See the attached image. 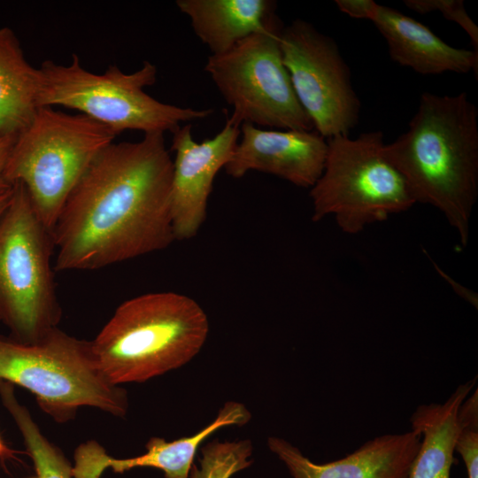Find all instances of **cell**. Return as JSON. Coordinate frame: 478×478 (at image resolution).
<instances>
[{"label":"cell","mask_w":478,"mask_h":478,"mask_svg":"<svg viewBox=\"0 0 478 478\" xmlns=\"http://www.w3.org/2000/svg\"><path fill=\"white\" fill-rule=\"evenodd\" d=\"M172 179L163 133L106 146L51 230L55 271L99 269L167 248L175 241Z\"/></svg>","instance_id":"obj_1"},{"label":"cell","mask_w":478,"mask_h":478,"mask_svg":"<svg viewBox=\"0 0 478 478\" xmlns=\"http://www.w3.org/2000/svg\"><path fill=\"white\" fill-rule=\"evenodd\" d=\"M383 153L416 203L442 212L466 246L478 197V109L467 94L423 93L407 130Z\"/></svg>","instance_id":"obj_2"},{"label":"cell","mask_w":478,"mask_h":478,"mask_svg":"<svg viewBox=\"0 0 478 478\" xmlns=\"http://www.w3.org/2000/svg\"><path fill=\"white\" fill-rule=\"evenodd\" d=\"M208 317L193 298L163 291L124 301L91 341L107 379L144 382L192 360L209 334Z\"/></svg>","instance_id":"obj_3"},{"label":"cell","mask_w":478,"mask_h":478,"mask_svg":"<svg viewBox=\"0 0 478 478\" xmlns=\"http://www.w3.org/2000/svg\"><path fill=\"white\" fill-rule=\"evenodd\" d=\"M0 380L30 391L40 408L60 424L73 420L81 406L117 418L128 410L126 389L104 375L91 341L58 327L35 343L0 335Z\"/></svg>","instance_id":"obj_4"},{"label":"cell","mask_w":478,"mask_h":478,"mask_svg":"<svg viewBox=\"0 0 478 478\" xmlns=\"http://www.w3.org/2000/svg\"><path fill=\"white\" fill-rule=\"evenodd\" d=\"M156 80L157 67L149 61L130 73L116 66L95 73L73 54L66 66L45 60L38 68V105L77 110L117 135L126 130L173 133L181 122L202 120L213 112L158 101L143 90Z\"/></svg>","instance_id":"obj_5"},{"label":"cell","mask_w":478,"mask_h":478,"mask_svg":"<svg viewBox=\"0 0 478 478\" xmlns=\"http://www.w3.org/2000/svg\"><path fill=\"white\" fill-rule=\"evenodd\" d=\"M116 135L83 114L39 107L16 135L5 178L11 185H24L36 214L51 231L72 190Z\"/></svg>","instance_id":"obj_6"},{"label":"cell","mask_w":478,"mask_h":478,"mask_svg":"<svg viewBox=\"0 0 478 478\" xmlns=\"http://www.w3.org/2000/svg\"><path fill=\"white\" fill-rule=\"evenodd\" d=\"M54 251L51 231L36 214L24 185L14 183L0 215V322L17 342L37 343L61 320Z\"/></svg>","instance_id":"obj_7"},{"label":"cell","mask_w":478,"mask_h":478,"mask_svg":"<svg viewBox=\"0 0 478 478\" xmlns=\"http://www.w3.org/2000/svg\"><path fill=\"white\" fill-rule=\"evenodd\" d=\"M327 143L322 173L310 190L313 221L333 215L343 233L356 235L416 204L405 178L383 153L382 131L356 138L337 135Z\"/></svg>","instance_id":"obj_8"},{"label":"cell","mask_w":478,"mask_h":478,"mask_svg":"<svg viewBox=\"0 0 478 478\" xmlns=\"http://www.w3.org/2000/svg\"><path fill=\"white\" fill-rule=\"evenodd\" d=\"M281 29L277 19L266 31L243 39L227 52L210 55L204 69L232 107L227 117L232 122L312 131L313 124L282 62Z\"/></svg>","instance_id":"obj_9"},{"label":"cell","mask_w":478,"mask_h":478,"mask_svg":"<svg viewBox=\"0 0 478 478\" xmlns=\"http://www.w3.org/2000/svg\"><path fill=\"white\" fill-rule=\"evenodd\" d=\"M282 62L314 130L328 139L350 135L358 123L360 100L334 39L297 19L280 34Z\"/></svg>","instance_id":"obj_10"},{"label":"cell","mask_w":478,"mask_h":478,"mask_svg":"<svg viewBox=\"0 0 478 478\" xmlns=\"http://www.w3.org/2000/svg\"><path fill=\"white\" fill-rule=\"evenodd\" d=\"M240 134V126L228 118L215 136L201 143L194 140L191 125L173 133L171 215L175 240L191 239L199 231L215 176L230 160Z\"/></svg>","instance_id":"obj_11"},{"label":"cell","mask_w":478,"mask_h":478,"mask_svg":"<svg viewBox=\"0 0 478 478\" xmlns=\"http://www.w3.org/2000/svg\"><path fill=\"white\" fill-rule=\"evenodd\" d=\"M240 130L241 139L224 167L228 175L241 178L258 171L310 189L321 175L328 143L315 130H267L250 123Z\"/></svg>","instance_id":"obj_12"},{"label":"cell","mask_w":478,"mask_h":478,"mask_svg":"<svg viewBox=\"0 0 478 478\" xmlns=\"http://www.w3.org/2000/svg\"><path fill=\"white\" fill-rule=\"evenodd\" d=\"M420 442V434L413 429L383 435L346 457L325 464L312 462L283 438L270 436L267 445L293 478H407Z\"/></svg>","instance_id":"obj_13"},{"label":"cell","mask_w":478,"mask_h":478,"mask_svg":"<svg viewBox=\"0 0 478 478\" xmlns=\"http://www.w3.org/2000/svg\"><path fill=\"white\" fill-rule=\"evenodd\" d=\"M251 417L244 405L227 402L215 420L197 433L170 442L151 437L145 444V453L128 459H115L96 441L89 440L74 451V471L78 478H100L107 468L121 474L136 467H151L161 470L166 478H189L202 443L223 427L245 425Z\"/></svg>","instance_id":"obj_14"},{"label":"cell","mask_w":478,"mask_h":478,"mask_svg":"<svg viewBox=\"0 0 478 478\" xmlns=\"http://www.w3.org/2000/svg\"><path fill=\"white\" fill-rule=\"evenodd\" d=\"M385 38L390 58L423 75L478 73V51L455 48L432 30L391 7L378 4L370 19Z\"/></svg>","instance_id":"obj_15"},{"label":"cell","mask_w":478,"mask_h":478,"mask_svg":"<svg viewBox=\"0 0 478 478\" xmlns=\"http://www.w3.org/2000/svg\"><path fill=\"white\" fill-rule=\"evenodd\" d=\"M199 40L219 55L243 39L266 31L278 18L270 0H177Z\"/></svg>","instance_id":"obj_16"},{"label":"cell","mask_w":478,"mask_h":478,"mask_svg":"<svg viewBox=\"0 0 478 478\" xmlns=\"http://www.w3.org/2000/svg\"><path fill=\"white\" fill-rule=\"evenodd\" d=\"M476 378L459 385L444 403L420 405L412 414V429L420 434L421 442L407 478H450L460 427L459 410Z\"/></svg>","instance_id":"obj_17"},{"label":"cell","mask_w":478,"mask_h":478,"mask_svg":"<svg viewBox=\"0 0 478 478\" xmlns=\"http://www.w3.org/2000/svg\"><path fill=\"white\" fill-rule=\"evenodd\" d=\"M38 68L26 59L9 27L0 28V134L16 136L34 118L38 105Z\"/></svg>","instance_id":"obj_18"},{"label":"cell","mask_w":478,"mask_h":478,"mask_svg":"<svg viewBox=\"0 0 478 478\" xmlns=\"http://www.w3.org/2000/svg\"><path fill=\"white\" fill-rule=\"evenodd\" d=\"M0 399L18 427L37 478H73L72 465L63 451L41 431L27 408L15 396L14 385L0 380Z\"/></svg>","instance_id":"obj_19"},{"label":"cell","mask_w":478,"mask_h":478,"mask_svg":"<svg viewBox=\"0 0 478 478\" xmlns=\"http://www.w3.org/2000/svg\"><path fill=\"white\" fill-rule=\"evenodd\" d=\"M252 443L213 441L202 449L198 467L193 466L189 478H230L251 464Z\"/></svg>","instance_id":"obj_20"},{"label":"cell","mask_w":478,"mask_h":478,"mask_svg":"<svg viewBox=\"0 0 478 478\" xmlns=\"http://www.w3.org/2000/svg\"><path fill=\"white\" fill-rule=\"evenodd\" d=\"M459 432L455 451L465 463L467 478H478V389L466 397L459 410Z\"/></svg>","instance_id":"obj_21"},{"label":"cell","mask_w":478,"mask_h":478,"mask_svg":"<svg viewBox=\"0 0 478 478\" xmlns=\"http://www.w3.org/2000/svg\"><path fill=\"white\" fill-rule=\"evenodd\" d=\"M404 4L420 14L439 12L444 19L463 28L478 51V27L467 14L463 0H405Z\"/></svg>","instance_id":"obj_22"},{"label":"cell","mask_w":478,"mask_h":478,"mask_svg":"<svg viewBox=\"0 0 478 478\" xmlns=\"http://www.w3.org/2000/svg\"><path fill=\"white\" fill-rule=\"evenodd\" d=\"M340 12L355 19H371L377 4L373 0H336Z\"/></svg>","instance_id":"obj_23"},{"label":"cell","mask_w":478,"mask_h":478,"mask_svg":"<svg viewBox=\"0 0 478 478\" xmlns=\"http://www.w3.org/2000/svg\"><path fill=\"white\" fill-rule=\"evenodd\" d=\"M16 136L0 134V197L12 189L5 178V167Z\"/></svg>","instance_id":"obj_24"},{"label":"cell","mask_w":478,"mask_h":478,"mask_svg":"<svg viewBox=\"0 0 478 478\" xmlns=\"http://www.w3.org/2000/svg\"><path fill=\"white\" fill-rule=\"evenodd\" d=\"M435 267L436 271L449 282V284L452 287L454 291L466 299L467 302H469L472 305L475 306L477 308L478 304V296L472 290L466 289V287L462 286L460 283H458L453 279H451L448 274L443 273L436 265H435Z\"/></svg>","instance_id":"obj_25"},{"label":"cell","mask_w":478,"mask_h":478,"mask_svg":"<svg viewBox=\"0 0 478 478\" xmlns=\"http://www.w3.org/2000/svg\"><path fill=\"white\" fill-rule=\"evenodd\" d=\"M21 453V451H18L10 448L0 436V464L4 469H6L7 461L20 462V459L18 458L17 455Z\"/></svg>","instance_id":"obj_26"},{"label":"cell","mask_w":478,"mask_h":478,"mask_svg":"<svg viewBox=\"0 0 478 478\" xmlns=\"http://www.w3.org/2000/svg\"><path fill=\"white\" fill-rule=\"evenodd\" d=\"M12 194V189L9 192H7L5 195L0 197V215L7 207L8 204L10 203Z\"/></svg>","instance_id":"obj_27"},{"label":"cell","mask_w":478,"mask_h":478,"mask_svg":"<svg viewBox=\"0 0 478 478\" xmlns=\"http://www.w3.org/2000/svg\"><path fill=\"white\" fill-rule=\"evenodd\" d=\"M37 478V477H36Z\"/></svg>","instance_id":"obj_28"}]
</instances>
